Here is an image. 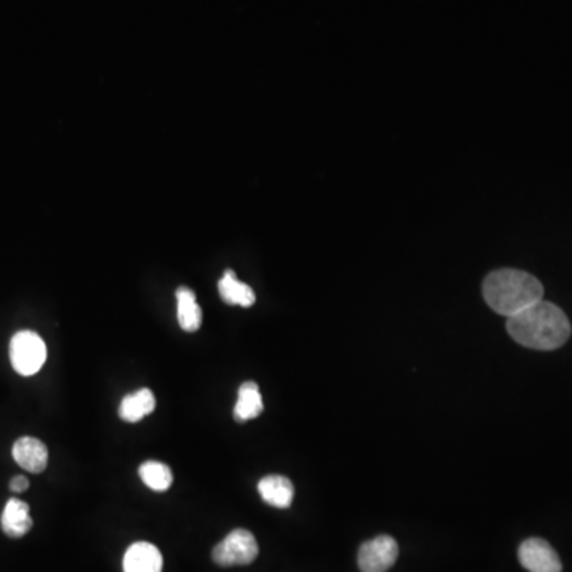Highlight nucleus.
<instances>
[{"label": "nucleus", "instance_id": "obj_1", "mask_svg": "<svg viewBox=\"0 0 572 572\" xmlns=\"http://www.w3.org/2000/svg\"><path fill=\"white\" fill-rule=\"evenodd\" d=\"M507 333L523 347L557 350L568 342L571 323L560 307L539 301L520 314L507 318Z\"/></svg>", "mask_w": 572, "mask_h": 572}, {"label": "nucleus", "instance_id": "obj_2", "mask_svg": "<svg viewBox=\"0 0 572 572\" xmlns=\"http://www.w3.org/2000/svg\"><path fill=\"white\" fill-rule=\"evenodd\" d=\"M484 298L496 314L509 318L542 301L544 286L528 272L499 269L485 279Z\"/></svg>", "mask_w": 572, "mask_h": 572}, {"label": "nucleus", "instance_id": "obj_3", "mask_svg": "<svg viewBox=\"0 0 572 572\" xmlns=\"http://www.w3.org/2000/svg\"><path fill=\"white\" fill-rule=\"evenodd\" d=\"M47 361V345L34 331H18L10 342V363L24 377H31L43 368Z\"/></svg>", "mask_w": 572, "mask_h": 572}, {"label": "nucleus", "instance_id": "obj_4", "mask_svg": "<svg viewBox=\"0 0 572 572\" xmlns=\"http://www.w3.org/2000/svg\"><path fill=\"white\" fill-rule=\"evenodd\" d=\"M259 547L255 536L250 531H231L220 544L213 547L212 558L218 566L231 568V566L252 565L258 558Z\"/></svg>", "mask_w": 572, "mask_h": 572}, {"label": "nucleus", "instance_id": "obj_5", "mask_svg": "<svg viewBox=\"0 0 572 572\" xmlns=\"http://www.w3.org/2000/svg\"><path fill=\"white\" fill-rule=\"evenodd\" d=\"M398 542L387 534L364 542L358 552L361 572H387L398 560Z\"/></svg>", "mask_w": 572, "mask_h": 572}, {"label": "nucleus", "instance_id": "obj_6", "mask_svg": "<svg viewBox=\"0 0 572 572\" xmlns=\"http://www.w3.org/2000/svg\"><path fill=\"white\" fill-rule=\"evenodd\" d=\"M518 560L530 572H561L560 557L544 539H526L518 549Z\"/></svg>", "mask_w": 572, "mask_h": 572}, {"label": "nucleus", "instance_id": "obj_7", "mask_svg": "<svg viewBox=\"0 0 572 572\" xmlns=\"http://www.w3.org/2000/svg\"><path fill=\"white\" fill-rule=\"evenodd\" d=\"M13 458L16 464L21 466L24 471L32 472V474H40L45 471L48 466V449L35 437H21L13 445Z\"/></svg>", "mask_w": 572, "mask_h": 572}, {"label": "nucleus", "instance_id": "obj_8", "mask_svg": "<svg viewBox=\"0 0 572 572\" xmlns=\"http://www.w3.org/2000/svg\"><path fill=\"white\" fill-rule=\"evenodd\" d=\"M123 571L163 572V555L150 542H136L124 553Z\"/></svg>", "mask_w": 572, "mask_h": 572}, {"label": "nucleus", "instance_id": "obj_9", "mask_svg": "<svg viewBox=\"0 0 572 572\" xmlns=\"http://www.w3.org/2000/svg\"><path fill=\"white\" fill-rule=\"evenodd\" d=\"M0 525L8 538L18 539L26 536L34 525V520L29 514V504L21 499H8Z\"/></svg>", "mask_w": 572, "mask_h": 572}, {"label": "nucleus", "instance_id": "obj_10", "mask_svg": "<svg viewBox=\"0 0 572 572\" xmlns=\"http://www.w3.org/2000/svg\"><path fill=\"white\" fill-rule=\"evenodd\" d=\"M258 491L264 503L277 509H288L293 504L294 487L288 477L267 476L259 480Z\"/></svg>", "mask_w": 572, "mask_h": 572}, {"label": "nucleus", "instance_id": "obj_11", "mask_svg": "<svg viewBox=\"0 0 572 572\" xmlns=\"http://www.w3.org/2000/svg\"><path fill=\"white\" fill-rule=\"evenodd\" d=\"M155 407L156 399L153 391L148 390V388H142V390L131 393V395L124 396L121 399L118 415H120L123 422L137 423L147 417V415L153 414Z\"/></svg>", "mask_w": 572, "mask_h": 572}, {"label": "nucleus", "instance_id": "obj_12", "mask_svg": "<svg viewBox=\"0 0 572 572\" xmlns=\"http://www.w3.org/2000/svg\"><path fill=\"white\" fill-rule=\"evenodd\" d=\"M264 402L258 383L245 382L240 385L239 395H237L236 407H234V418L237 423H245L248 420L259 417L263 414Z\"/></svg>", "mask_w": 572, "mask_h": 572}, {"label": "nucleus", "instance_id": "obj_13", "mask_svg": "<svg viewBox=\"0 0 572 572\" xmlns=\"http://www.w3.org/2000/svg\"><path fill=\"white\" fill-rule=\"evenodd\" d=\"M178 304V323L186 333H194L202 326V310L199 307L196 294L186 286H180L175 293Z\"/></svg>", "mask_w": 572, "mask_h": 572}, {"label": "nucleus", "instance_id": "obj_14", "mask_svg": "<svg viewBox=\"0 0 572 572\" xmlns=\"http://www.w3.org/2000/svg\"><path fill=\"white\" fill-rule=\"evenodd\" d=\"M218 291L221 299L231 306L252 307L256 301L255 291L247 283L240 282L236 274L229 269L221 277Z\"/></svg>", "mask_w": 572, "mask_h": 572}, {"label": "nucleus", "instance_id": "obj_15", "mask_svg": "<svg viewBox=\"0 0 572 572\" xmlns=\"http://www.w3.org/2000/svg\"><path fill=\"white\" fill-rule=\"evenodd\" d=\"M139 476L143 484L153 491L169 490L174 482L171 468L161 461H145L139 468Z\"/></svg>", "mask_w": 572, "mask_h": 572}, {"label": "nucleus", "instance_id": "obj_16", "mask_svg": "<svg viewBox=\"0 0 572 572\" xmlns=\"http://www.w3.org/2000/svg\"><path fill=\"white\" fill-rule=\"evenodd\" d=\"M29 480L24 476L13 477L12 482H10V490L13 493H23V491L28 490Z\"/></svg>", "mask_w": 572, "mask_h": 572}]
</instances>
